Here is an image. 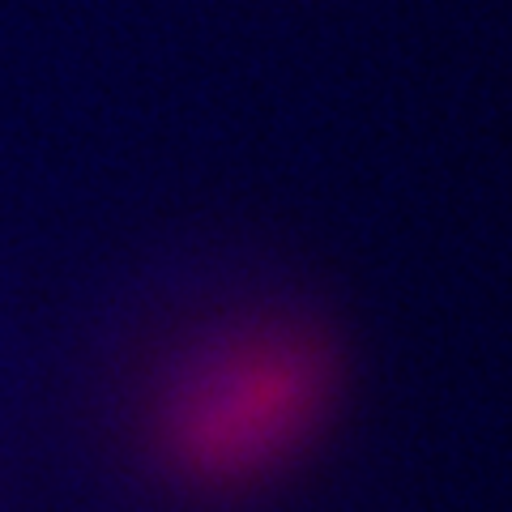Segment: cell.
<instances>
[{
	"instance_id": "cell-1",
	"label": "cell",
	"mask_w": 512,
	"mask_h": 512,
	"mask_svg": "<svg viewBox=\"0 0 512 512\" xmlns=\"http://www.w3.org/2000/svg\"><path fill=\"white\" fill-rule=\"evenodd\" d=\"M329 359L291 329H244L201 346L171 376L158 436L184 470L239 478L274 466L325 410Z\"/></svg>"
}]
</instances>
